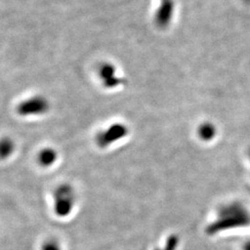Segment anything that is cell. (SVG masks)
I'll return each mask as SVG.
<instances>
[{"mask_svg": "<svg viewBox=\"0 0 250 250\" xmlns=\"http://www.w3.org/2000/svg\"><path fill=\"white\" fill-rule=\"evenodd\" d=\"M249 221L247 210L240 204L234 203L224 206L219 212L214 222L207 228L208 234H215L216 232L228 230L237 226H242Z\"/></svg>", "mask_w": 250, "mask_h": 250, "instance_id": "6da1fadb", "label": "cell"}, {"mask_svg": "<svg viewBox=\"0 0 250 250\" xmlns=\"http://www.w3.org/2000/svg\"><path fill=\"white\" fill-rule=\"evenodd\" d=\"M54 211L59 217H67L72 213L75 205V193L69 185H62L54 191Z\"/></svg>", "mask_w": 250, "mask_h": 250, "instance_id": "7a4b0ae2", "label": "cell"}, {"mask_svg": "<svg viewBox=\"0 0 250 250\" xmlns=\"http://www.w3.org/2000/svg\"><path fill=\"white\" fill-rule=\"evenodd\" d=\"M49 101L44 96H33L23 99L16 107L19 116L37 117L45 114L49 110Z\"/></svg>", "mask_w": 250, "mask_h": 250, "instance_id": "3957f363", "label": "cell"}, {"mask_svg": "<svg viewBox=\"0 0 250 250\" xmlns=\"http://www.w3.org/2000/svg\"><path fill=\"white\" fill-rule=\"evenodd\" d=\"M129 133L127 126L123 124H115L107 127L97 135V144L99 147L106 148L112 144L124 139Z\"/></svg>", "mask_w": 250, "mask_h": 250, "instance_id": "277c9868", "label": "cell"}, {"mask_svg": "<svg viewBox=\"0 0 250 250\" xmlns=\"http://www.w3.org/2000/svg\"><path fill=\"white\" fill-rule=\"evenodd\" d=\"M175 9L173 0H161V5L156 13L157 25L161 28L168 26Z\"/></svg>", "mask_w": 250, "mask_h": 250, "instance_id": "5b68a950", "label": "cell"}, {"mask_svg": "<svg viewBox=\"0 0 250 250\" xmlns=\"http://www.w3.org/2000/svg\"><path fill=\"white\" fill-rule=\"evenodd\" d=\"M99 77L106 88H115L119 86L123 80L118 76L116 69L111 64H103L99 68Z\"/></svg>", "mask_w": 250, "mask_h": 250, "instance_id": "8992f818", "label": "cell"}, {"mask_svg": "<svg viewBox=\"0 0 250 250\" xmlns=\"http://www.w3.org/2000/svg\"><path fill=\"white\" fill-rule=\"evenodd\" d=\"M58 160V153L51 148V147H45L38 153L37 161L40 166L48 168L52 166L54 163Z\"/></svg>", "mask_w": 250, "mask_h": 250, "instance_id": "52a82bcc", "label": "cell"}, {"mask_svg": "<svg viewBox=\"0 0 250 250\" xmlns=\"http://www.w3.org/2000/svg\"><path fill=\"white\" fill-rule=\"evenodd\" d=\"M16 144L10 137H3L0 139V160L9 159L15 152Z\"/></svg>", "mask_w": 250, "mask_h": 250, "instance_id": "ba28073f", "label": "cell"}, {"mask_svg": "<svg viewBox=\"0 0 250 250\" xmlns=\"http://www.w3.org/2000/svg\"><path fill=\"white\" fill-rule=\"evenodd\" d=\"M216 134L214 125L211 124H203L198 129V135L203 141H210Z\"/></svg>", "mask_w": 250, "mask_h": 250, "instance_id": "9c48e42d", "label": "cell"}, {"mask_svg": "<svg viewBox=\"0 0 250 250\" xmlns=\"http://www.w3.org/2000/svg\"><path fill=\"white\" fill-rule=\"evenodd\" d=\"M179 245V238L176 235H170L167 241L165 243V246L162 250H177Z\"/></svg>", "mask_w": 250, "mask_h": 250, "instance_id": "30bf717a", "label": "cell"}, {"mask_svg": "<svg viewBox=\"0 0 250 250\" xmlns=\"http://www.w3.org/2000/svg\"><path fill=\"white\" fill-rule=\"evenodd\" d=\"M43 250H62V249L57 242L48 241L43 246Z\"/></svg>", "mask_w": 250, "mask_h": 250, "instance_id": "8fae6325", "label": "cell"}, {"mask_svg": "<svg viewBox=\"0 0 250 250\" xmlns=\"http://www.w3.org/2000/svg\"></svg>", "mask_w": 250, "mask_h": 250, "instance_id": "7c38bea8", "label": "cell"}]
</instances>
